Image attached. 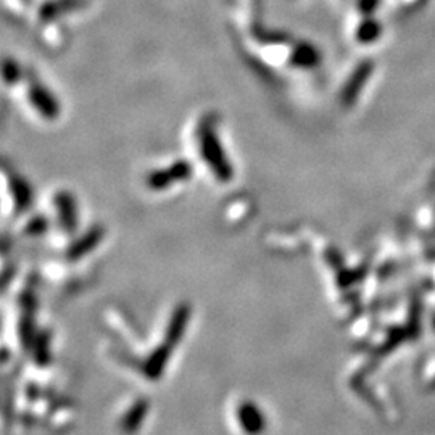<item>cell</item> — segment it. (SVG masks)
Returning a JSON list of instances; mask_svg holds the SVG:
<instances>
[{
  "mask_svg": "<svg viewBox=\"0 0 435 435\" xmlns=\"http://www.w3.org/2000/svg\"><path fill=\"white\" fill-rule=\"evenodd\" d=\"M235 418L246 435H260L264 430V414L261 413L260 406L255 405L253 401H240V405L235 409Z\"/></svg>",
  "mask_w": 435,
  "mask_h": 435,
  "instance_id": "obj_1",
  "label": "cell"
}]
</instances>
